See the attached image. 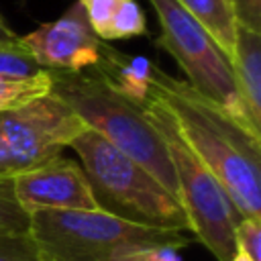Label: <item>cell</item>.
Instances as JSON below:
<instances>
[{
	"instance_id": "obj_4",
	"label": "cell",
	"mask_w": 261,
	"mask_h": 261,
	"mask_svg": "<svg viewBox=\"0 0 261 261\" xmlns=\"http://www.w3.org/2000/svg\"><path fill=\"white\" fill-rule=\"evenodd\" d=\"M69 147L80 157L100 210L165 230H190L179 200L169 194L141 163L86 128Z\"/></svg>"
},
{
	"instance_id": "obj_13",
	"label": "cell",
	"mask_w": 261,
	"mask_h": 261,
	"mask_svg": "<svg viewBox=\"0 0 261 261\" xmlns=\"http://www.w3.org/2000/svg\"><path fill=\"white\" fill-rule=\"evenodd\" d=\"M51 92L49 69L35 77H10L0 75V112L20 108L35 98H41Z\"/></svg>"
},
{
	"instance_id": "obj_14",
	"label": "cell",
	"mask_w": 261,
	"mask_h": 261,
	"mask_svg": "<svg viewBox=\"0 0 261 261\" xmlns=\"http://www.w3.org/2000/svg\"><path fill=\"white\" fill-rule=\"evenodd\" d=\"M31 212L14 196L12 175L0 173V234H29Z\"/></svg>"
},
{
	"instance_id": "obj_23",
	"label": "cell",
	"mask_w": 261,
	"mask_h": 261,
	"mask_svg": "<svg viewBox=\"0 0 261 261\" xmlns=\"http://www.w3.org/2000/svg\"><path fill=\"white\" fill-rule=\"evenodd\" d=\"M14 171V165L10 161V155H8V149L2 141V135H0V173H12Z\"/></svg>"
},
{
	"instance_id": "obj_1",
	"label": "cell",
	"mask_w": 261,
	"mask_h": 261,
	"mask_svg": "<svg viewBox=\"0 0 261 261\" xmlns=\"http://www.w3.org/2000/svg\"><path fill=\"white\" fill-rule=\"evenodd\" d=\"M149 94L167 108L184 141L222 184L241 216L261 218V139L159 67L153 69Z\"/></svg>"
},
{
	"instance_id": "obj_24",
	"label": "cell",
	"mask_w": 261,
	"mask_h": 261,
	"mask_svg": "<svg viewBox=\"0 0 261 261\" xmlns=\"http://www.w3.org/2000/svg\"><path fill=\"white\" fill-rule=\"evenodd\" d=\"M230 261H251V259H249L247 255H243L241 251H237V253L232 255V259H230Z\"/></svg>"
},
{
	"instance_id": "obj_8",
	"label": "cell",
	"mask_w": 261,
	"mask_h": 261,
	"mask_svg": "<svg viewBox=\"0 0 261 261\" xmlns=\"http://www.w3.org/2000/svg\"><path fill=\"white\" fill-rule=\"evenodd\" d=\"M10 175L16 200L31 214L41 210H98L82 165L61 155Z\"/></svg>"
},
{
	"instance_id": "obj_3",
	"label": "cell",
	"mask_w": 261,
	"mask_h": 261,
	"mask_svg": "<svg viewBox=\"0 0 261 261\" xmlns=\"http://www.w3.org/2000/svg\"><path fill=\"white\" fill-rule=\"evenodd\" d=\"M41 261H145L159 249L192 243L188 230L128 222L104 210H41L31 214Z\"/></svg>"
},
{
	"instance_id": "obj_7",
	"label": "cell",
	"mask_w": 261,
	"mask_h": 261,
	"mask_svg": "<svg viewBox=\"0 0 261 261\" xmlns=\"http://www.w3.org/2000/svg\"><path fill=\"white\" fill-rule=\"evenodd\" d=\"M86 124L51 92L33 102L0 112V135L16 169L61 155Z\"/></svg>"
},
{
	"instance_id": "obj_5",
	"label": "cell",
	"mask_w": 261,
	"mask_h": 261,
	"mask_svg": "<svg viewBox=\"0 0 261 261\" xmlns=\"http://www.w3.org/2000/svg\"><path fill=\"white\" fill-rule=\"evenodd\" d=\"M143 108L159 130L177 181V200L186 212L190 232L214 255L216 261H230L237 253L234 228L243 218L222 184L200 161L179 135L175 120L151 94Z\"/></svg>"
},
{
	"instance_id": "obj_11",
	"label": "cell",
	"mask_w": 261,
	"mask_h": 261,
	"mask_svg": "<svg viewBox=\"0 0 261 261\" xmlns=\"http://www.w3.org/2000/svg\"><path fill=\"white\" fill-rule=\"evenodd\" d=\"M153 69L155 65L147 57H128L124 53L114 51L108 43L102 49L100 63L92 67V71H96L112 88H116L120 94H124L137 104H143L149 96Z\"/></svg>"
},
{
	"instance_id": "obj_20",
	"label": "cell",
	"mask_w": 261,
	"mask_h": 261,
	"mask_svg": "<svg viewBox=\"0 0 261 261\" xmlns=\"http://www.w3.org/2000/svg\"><path fill=\"white\" fill-rule=\"evenodd\" d=\"M230 2L239 27L261 33V0H230Z\"/></svg>"
},
{
	"instance_id": "obj_6",
	"label": "cell",
	"mask_w": 261,
	"mask_h": 261,
	"mask_svg": "<svg viewBox=\"0 0 261 261\" xmlns=\"http://www.w3.org/2000/svg\"><path fill=\"white\" fill-rule=\"evenodd\" d=\"M159 20L157 45L165 49L186 73V82L208 100L222 106L251 133L239 100L230 63L208 33L184 10L177 0H149ZM259 137L257 133H253ZM261 139V137H259Z\"/></svg>"
},
{
	"instance_id": "obj_12",
	"label": "cell",
	"mask_w": 261,
	"mask_h": 261,
	"mask_svg": "<svg viewBox=\"0 0 261 261\" xmlns=\"http://www.w3.org/2000/svg\"><path fill=\"white\" fill-rule=\"evenodd\" d=\"M184 10L208 33L216 47L230 59L237 41V14L230 0H177Z\"/></svg>"
},
{
	"instance_id": "obj_9",
	"label": "cell",
	"mask_w": 261,
	"mask_h": 261,
	"mask_svg": "<svg viewBox=\"0 0 261 261\" xmlns=\"http://www.w3.org/2000/svg\"><path fill=\"white\" fill-rule=\"evenodd\" d=\"M20 43L45 69L86 71L100 63L104 41L88 24L80 2H73L57 20L45 22L20 37Z\"/></svg>"
},
{
	"instance_id": "obj_16",
	"label": "cell",
	"mask_w": 261,
	"mask_h": 261,
	"mask_svg": "<svg viewBox=\"0 0 261 261\" xmlns=\"http://www.w3.org/2000/svg\"><path fill=\"white\" fill-rule=\"evenodd\" d=\"M147 33V20L137 0H120V6L112 18L108 41L133 39Z\"/></svg>"
},
{
	"instance_id": "obj_18",
	"label": "cell",
	"mask_w": 261,
	"mask_h": 261,
	"mask_svg": "<svg viewBox=\"0 0 261 261\" xmlns=\"http://www.w3.org/2000/svg\"><path fill=\"white\" fill-rule=\"evenodd\" d=\"M234 245L251 261H261V218L243 216L234 228Z\"/></svg>"
},
{
	"instance_id": "obj_21",
	"label": "cell",
	"mask_w": 261,
	"mask_h": 261,
	"mask_svg": "<svg viewBox=\"0 0 261 261\" xmlns=\"http://www.w3.org/2000/svg\"><path fill=\"white\" fill-rule=\"evenodd\" d=\"M18 41H20V37L6 24V20L0 14V45H12V43H18Z\"/></svg>"
},
{
	"instance_id": "obj_22",
	"label": "cell",
	"mask_w": 261,
	"mask_h": 261,
	"mask_svg": "<svg viewBox=\"0 0 261 261\" xmlns=\"http://www.w3.org/2000/svg\"><path fill=\"white\" fill-rule=\"evenodd\" d=\"M145 261H181V259L177 255V249H159L151 253Z\"/></svg>"
},
{
	"instance_id": "obj_19",
	"label": "cell",
	"mask_w": 261,
	"mask_h": 261,
	"mask_svg": "<svg viewBox=\"0 0 261 261\" xmlns=\"http://www.w3.org/2000/svg\"><path fill=\"white\" fill-rule=\"evenodd\" d=\"M0 261H41L31 234H0Z\"/></svg>"
},
{
	"instance_id": "obj_10",
	"label": "cell",
	"mask_w": 261,
	"mask_h": 261,
	"mask_svg": "<svg viewBox=\"0 0 261 261\" xmlns=\"http://www.w3.org/2000/svg\"><path fill=\"white\" fill-rule=\"evenodd\" d=\"M228 63L247 122L261 137V33L239 27Z\"/></svg>"
},
{
	"instance_id": "obj_2",
	"label": "cell",
	"mask_w": 261,
	"mask_h": 261,
	"mask_svg": "<svg viewBox=\"0 0 261 261\" xmlns=\"http://www.w3.org/2000/svg\"><path fill=\"white\" fill-rule=\"evenodd\" d=\"M51 94L59 98L86 128L141 163L169 194L177 198V181L167 147L149 120L143 104L133 102L96 71L49 69Z\"/></svg>"
},
{
	"instance_id": "obj_17",
	"label": "cell",
	"mask_w": 261,
	"mask_h": 261,
	"mask_svg": "<svg viewBox=\"0 0 261 261\" xmlns=\"http://www.w3.org/2000/svg\"><path fill=\"white\" fill-rule=\"evenodd\" d=\"M86 12L88 24L100 41H108V31L112 18L120 6V0H77Z\"/></svg>"
},
{
	"instance_id": "obj_15",
	"label": "cell",
	"mask_w": 261,
	"mask_h": 261,
	"mask_svg": "<svg viewBox=\"0 0 261 261\" xmlns=\"http://www.w3.org/2000/svg\"><path fill=\"white\" fill-rule=\"evenodd\" d=\"M47 69L33 57V53L18 41L12 45H0V75L10 77H35Z\"/></svg>"
}]
</instances>
